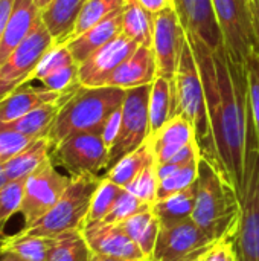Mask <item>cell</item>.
Here are the masks:
<instances>
[{"label":"cell","mask_w":259,"mask_h":261,"mask_svg":"<svg viewBox=\"0 0 259 261\" xmlns=\"http://www.w3.org/2000/svg\"><path fill=\"white\" fill-rule=\"evenodd\" d=\"M188 40L203 80L209 118V141L202 158L214 164L241 194L253 122L246 67L235 63L224 46L211 49L195 37L188 35Z\"/></svg>","instance_id":"1"},{"label":"cell","mask_w":259,"mask_h":261,"mask_svg":"<svg viewBox=\"0 0 259 261\" xmlns=\"http://www.w3.org/2000/svg\"><path fill=\"white\" fill-rule=\"evenodd\" d=\"M192 220L214 240H235L241 222V200L235 187L208 159L200 158Z\"/></svg>","instance_id":"2"},{"label":"cell","mask_w":259,"mask_h":261,"mask_svg":"<svg viewBox=\"0 0 259 261\" xmlns=\"http://www.w3.org/2000/svg\"><path fill=\"white\" fill-rule=\"evenodd\" d=\"M127 90L118 87H78L61 106L49 141L52 147L76 133L102 132L108 116L122 107Z\"/></svg>","instance_id":"3"},{"label":"cell","mask_w":259,"mask_h":261,"mask_svg":"<svg viewBox=\"0 0 259 261\" xmlns=\"http://www.w3.org/2000/svg\"><path fill=\"white\" fill-rule=\"evenodd\" d=\"M171 83L174 92V116H182L192 124L200 153H203L209 141L208 106L203 80L188 35L182 49L177 72Z\"/></svg>","instance_id":"4"},{"label":"cell","mask_w":259,"mask_h":261,"mask_svg":"<svg viewBox=\"0 0 259 261\" xmlns=\"http://www.w3.org/2000/svg\"><path fill=\"white\" fill-rule=\"evenodd\" d=\"M101 176L72 177L60 200L34 225L23 228L21 234L56 237L66 231L81 229L87 220L93 194L101 184Z\"/></svg>","instance_id":"5"},{"label":"cell","mask_w":259,"mask_h":261,"mask_svg":"<svg viewBox=\"0 0 259 261\" xmlns=\"http://www.w3.org/2000/svg\"><path fill=\"white\" fill-rule=\"evenodd\" d=\"M240 200L241 222L234 249L238 261H259V142L255 127L249 132L246 179Z\"/></svg>","instance_id":"6"},{"label":"cell","mask_w":259,"mask_h":261,"mask_svg":"<svg viewBox=\"0 0 259 261\" xmlns=\"http://www.w3.org/2000/svg\"><path fill=\"white\" fill-rule=\"evenodd\" d=\"M212 6L226 52L235 63L246 67L250 55H259L249 0H212Z\"/></svg>","instance_id":"7"},{"label":"cell","mask_w":259,"mask_h":261,"mask_svg":"<svg viewBox=\"0 0 259 261\" xmlns=\"http://www.w3.org/2000/svg\"><path fill=\"white\" fill-rule=\"evenodd\" d=\"M50 159L70 177L99 176L108 167V147L98 132L76 133L52 147Z\"/></svg>","instance_id":"8"},{"label":"cell","mask_w":259,"mask_h":261,"mask_svg":"<svg viewBox=\"0 0 259 261\" xmlns=\"http://www.w3.org/2000/svg\"><path fill=\"white\" fill-rule=\"evenodd\" d=\"M151 84L136 89H128L124 104L121 107V125L118 136L108 148L110 170L128 153L137 150L150 138V102Z\"/></svg>","instance_id":"9"},{"label":"cell","mask_w":259,"mask_h":261,"mask_svg":"<svg viewBox=\"0 0 259 261\" xmlns=\"http://www.w3.org/2000/svg\"><path fill=\"white\" fill-rule=\"evenodd\" d=\"M53 44V38L40 17L26 40L0 66V101L31 80L40 60Z\"/></svg>","instance_id":"10"},{"label":"cell","mask_w":259,"mask_h":261,"mask_svg":"<svg viewBox=\"0 0 259 261\" xmlns=\"http://www.w3.org/2000/svg\"><path fill=\"white\" fill-rule=\"evenodd\" d=\"M70 180V176L56 170L50 158L24 180V196L20 206L24 228L40 220L60 200Z\"/></svg>","instance_id":"11"},{"label":"cell","mask_w":259,"mask_h":261,"mask_svg":"<svg viewBox=\"0 0 259 261\" xmlns=\"http://www.w3.org/2000/svg\"><path fill=\"white\" fill-rule=\"evenodd\" d=\"M215 243L192 219L172 225H160L150 261H186L211 249Z\"/></svg>","instance_id":"12"},{"label":"cell","mask_w":259,"mask_h":261,"mask_svg":"<svg viewBox=\"0 0 259 261\" xmlns=\"http://www.w3.org/2000/svg\"><path fill=\"white\" fill-rule=\"evenodd\" d=\"M186 41V31L174 6H169L154 15L153 52L156 58L157 76L172 80L183 44Z\"/></svg>","instance_id":"13"},{"label":"cell","mask_w":259,"mask_h":261,"mask_svg":"<svg viewBox=\"0 0 259 261\" xmlns=\"http://www.w3.org/2000/svg\"><path fill=\"white\" fill-rule=\"evenodd\" d=\"M136 41L127 38L124 34L113 38L110 43L92 54L85 61L79 63L78 78L82 87H104L111 73L127 61L139 47Z\"/></svg>","instance_id":"14"},{"label":"cell","mask_w":259,"mask_h":261,"mask_svg":"<svg viewBox=\"0 0 259 261\" xmlns=\"http://www.w3.org/2000/svg\"><path fill=\"white\" fill-rule=\"evenodd\" d=\"M84 239L95 255L111 257L122 261H148L140 248L130 239V236L114 223L89 222L81 228Z\"/></svg>","instance_id":"15"},{"label":"cell","mask_w":259,"mask_h":261,"mask_svg":"<svg viewBox=\"0 0 259 261\" xmlns=\"http://www.w3.org/2000/svg\"><path fill=\"white\" fill-rule=\"evenodd\" d=\"M174 8L188 35L202 40L211 49L223 46L212 0H174Z\"/></svg>","instance_id":"16"},{"label":"cell","mask_w":259,"mask_h":261,"mask_svg":"<svg viewBox=\"0 0 259 261\" xmlns=\"http://www.w3.org/2000/svg\"><path fill=\"white\" fill-rule=\"evenodd\" d=\"M157 78V67L153 47L139 46L136 52L124 61L105 81L104 87H118L122 90L150 86Z\"/></svg>","instance_id":"17"},{"label":"cell","mask_w":259,"mask_h":261,"mask_svg":"<svg viewBox=\"0 0 259 261\" xmlns=\"http://www.w3.org/2000/svg\"><path fill=\"white\" fill-rule=\"evenodd\" d=\"M70 93H56L40 86H29V83H24L0 101V125L24 116L26 113L43 104L60 101Z\"/></svg>","instance_id":"18"},{"label":"cell","mask_w":259,"mask_h":261,"mask_svg":"<svg viewBox=\"0 0 259 261\" xmlns=\"http://www.w3.org/2000/svg\"><path fill=\"white\" fill-rule=\"evenodd\" d=\"M40 17L41 11L37 8L34 0H15L12 14L0 41V66L8 60L14 49L26 40Z\"/></svg>","instance_id":"19"},{"label":"cell","mask_w":259,"mask_h":261,"mask_svg":"<svg viewBox=\"0 0 259 261\" xmlns=\"http://www.w3.org/2000/svg\"><path fill=\"white\" fill-rule=\"evenodd\" d=\"M148 139L153 145L157 165L168 162L186 145L197 141L192 124L182 116H174L169 119L157 133L151 135Z\"/></svg>","instance_id":"20"},{"label":"cell","mask_w":259,"mask_h":261,"mask_svg":"<svg viewBox=\"0 0 259 261\" xmlns=\"http://www.w3.org/2000/svg\"><path fill=\"white\" fill-rule=\"evenodd\" d=\"M121 34H122V9L113 12L105 20L99 21L98 24L85 31L79 37L67 41L66 46L72 52L75 61L79 64Z\"/></svg>","instance_id":"21"},{"label":"cell","mask_w":259,"mask_h":261,"mask_svg":"<svg viewBox=\"0 0 259 261\" xmlns=\"http://www.w3.org/2000/svg\"><path fill=\"white\" fill-rule=\"evenodd\" d=\"M85 2L87 0H52L41 11V20L55 44H66L69 41Z\"/></svg>","instance_id":"22"},{"label":"cell","mask_w":259,"mask_h":261,"mask_svg":"<svg viewBox=\"0 0 259 261\" xmlns=\"http://www.w3.org/2000/svg\"><path fill=\"white\" fill-rule=\"evenodd\" d=\"M70 95H67L66 98H63L60 101L43 104V106L31 110L29 113H26L24 116H21V118H18V119H15L12 122L2 124L0 130H12V132L26 135V136H29L32 139L47 138L61 106L70 98Z\"/></svg>","instance_id":"23"},{"label":"cell","mask_w":259,"mask_h":261,"mask_svg":"<svg viewBox=\"0 0 259 261\" xmlns=\"http://www.w3.org/2000/svg\"><path fill=\"white\" fill-rule=\"evenodd\" d=\"M50 151L52 144L49 138L34 139L24 150L9 159L6 164H3L8 180H26L37 168H40L50 158Z\"/></svg>","instance_id":"24"},{"label":"cell","mask_w":259,"mask_h":261,"mask_svg":"<svg viewBox=\"0 0 259 261\" xmlns=\"http://www.w3.org/2000/svg\"><path fill=\"white\" fill-rule=\"evenodd\" d=\"M122 34L140 46L153 47L154 14L137 0H125L122 6Z\"/></svg>","instance_id":"25"},{"label":"cell","mask_w":259,"mask_h":261,"mask_svg":"<svg viewBox=\"0 0 259 261\" xmlns=\"http://www.w3.org/2000/svg\"><path fill=\"white\" fill-rule=\"evenodd\" d=\"M154 151H153V145L150 142V139L140 145L137 150L128 153L127 156H124L119 162H116L110 170L105 171V174L102 177L114 182L116 185L125 188L128 187L148 165L154 164Z\"/></svg>","instance_id":"26"},{"label":"cell","mask_w":259,"mask_h":261,"mask_svg":"<svg viewBox=\"0 0 259 261\" xmlns=\"http://www.w3.org/2000/svg\"><path fill=\"white\" fill-rule=\"evenodd\" d=\"M150 136L157 133L169 119L174 118V92L171 80L157 76L151 84L150 102Z\"/></svg>","instance_id":"27"},{"label":"cell","mask_w":259,"mask_h":261,"mask_svg":"<svg viewBox=\"0 0 259 261\" xmlns=\"http://www.w3.org/2000/svg\"><path fill=\"white\" fill-rule=\"evenodd\" d=\"M119 226L130 236V239L140 248L145 258L150 261L154 252L157 236L160 231V222L153 213V208L130 217L128 220L119 223Z\"/></svg>","instance_id":"28"},{"label":"cell","mask_w":259,"mask_h":261,"mask_svg":"<svg viewBox=\"0 0 259 261\" xmlns=\"http://www.w3.org/2000/svg\"><path fill=\"white\" fill-rule=\"evenodd\" d=\"M195 182L189 188L176 193L169 197L156 200L153 205V213L159 219L160 225H172L188 219H192L195 206Z\"/></svg>","instance_id":"29"},{"label":"cell","mask_w":259,"mask_h":261,"mask_svg":"<svg viewBox=\"0 0 259 261\" xmlns=\"http://www.w3.org/2000/svg\"><path fill=\"white\" fill-rule=\"evenodd\" d=\"M53 239L17 232L0 242V252H12L26 261H49Z\"/></svg>","instance_id":"30"},{"label":"cell","mask_w":259,"mask_h":261,"mask_svg":"<svg viewBox=\"0 0 259 261\" xmlns=\"http://www.w3.org/2000/svg\"><path fill=\"white\" fill-rule=\"evenodd\" d=\"M93 255L81 229H72L53 237L49 261H92Z\"/></svg>","instance_id":"31"},{"label":"cell","mask_w":259,"mask_h":261,"mask_svg":"<svg viewBox=\"0 0 259 261\" xmlns=\"http://www.w3.org/2000/svg\"><path fill=\"white\" fill-rule=\"evenodd\" d=\"M124 3H125V0H87L79 12V17L76 20L75 29H73L69 41L79 37L81 34H84L90 28L98 24L99 21L105 20L113 12L122 9Z\"/></svg>","instance_id":"32"},{"label":"cell","mask_w":259,"mask_h":261,"mask_svg":"<svg viewBox=\"0 0 259 261\" xmlns=\"http://www.w3.org/2000/svg\"><path fill=\"white\" fill-rule=\"evenodd\" d=\"M122 191H124L122 187H119L114 182L102 177L99 187L96 188V191L93 194L92 205H90V210H89V216H87L85 223L104 220L108 216V213L111 211L114 202L118 200V197L121 196Z\"/></svg>","instance_id":"33"},{"label":"cell","mask_w":259,"mask_h":261,"mask_svg":"<svg viewBox=\"0 0 259 261\" xmlns=\"http://www.w3.org/2000/svg\"><path fill=\"white\" fill-rule=\"evenodd\" d=\"M202 158V156H200ZM200 158L189 162L188 165L179 168L177 171L168 174L166 177L159 179V187H157V200L169 197L176 193H180L186 188H189L191 185H194V182L197 180V174H198V162Z\"/></svg>","instance_id":"34"},{"label":"cell","mask_w":259,"mask_h":261,"mask_svg":"<svg viewBox=\"0 0 259 261\" xmlns=\"http://www.w3.org/2000/svg\"><path fill=\"white\" fill-rule=\"evenodd\" d=\"M76 63L72 52L69 50V47L66 44H53L44 55L43 58L40 60L38 66L35 67L31 80L27 83H32V81H38L63 67H67L70 64Z\"/></svg>","instance_id":"35"},{"label":"cell","mask_w":259,"mask_h":261,"mask_svg":"<svg viewBox=\"0 0 259 261\" xmlns=\"http://www.w3.org/2000/svg\"><path fill=\"white\" fill-rule=\"evenodd\" d=\"M24 196V180H8L0 190V236L5 239V226L8 220L20 213Z\"/></svg>","instance_id":"36"},{"label":"cell","mask_w":259,"mask_h":261,"mask_svg":"<svg viewBox=\"0 0 259 261\" xmlns=\"http://www.w3.org/2000/svg\"><path fill=\"white\" fill-rule=\"evenodd\" d=\"M151 208H153V205H150L147 202H142L140 199H137L136 196H133L131 193H128L124 188V191L121 193V196L114 202L111 211L108 213V216L102 222L119 225V223L128 220L130 217H133L136 214H140L143 211H148Z\"/></svg>","instance_id":"37"},{"label":"cell","mask_w":259,"mask_h":261,"mask_svg":"<svg viewBox=\"0 0 259 261\" xmlns=\"http://www.w3.org/2000/svg\"><path fill=\"white\" fill-rule=\"evenodd\" d=\"M78 70H79L78 63H73L67 67H63V69L38 80L40 87L50 90V92H56V93L75 92L81 86L79 78H78Z\"/></svg>","instance_id":"38"},{"label":"cell","mask_w":259,"mask_h":261,"mask_svg":"<svg viewBox=\"0 0 259 261\" xmlns=\"http://www.w3.org/2000/svg\"><path fill=\"white\" fill-rule=\"evenodd\" d=\"M157 187H159V176L156 162L148 165L125 190L140 199L142 202H147L150 205H154L157 200Z\"/></svg>","instance_id":"39"},{"label":"cell","mask_w":259,"mask_h":261,"mask_svg":"<svg viewBox=\"0 0 259 261\" xmlns=\"http://www.w3.org/2000/svg\"><path fill=\"white\" fill-rule=\"evenodd\" d=\"M32 141V138L21 133L12 130H0V164H6L9 159L24 150Z\"/></svg>","instance_id":"40"},{"label":"cell","mask_w":259,"mask_h":261,"mask_svg":"<svg viewBox=\"0 0 259 261\" xmlns=\"http://www.w3.org/2000/svg\"><path fill=\"white\" fill-rule=\"evenodd\" d=\"M247 83H249V98L253 122L259 124V55H250L246 63Z\"/></svg>","instance_id":"41"},{"label":"cell","mask_w":259,"mask_h":261,"mask_svg":"<svg viewBox=\"0 0 259 261\" xmlns=\"http://www.w3.org/2000/svg\"><path fill=\"white\" fill-rule=\"evenodd\" d=\"M234 252V240H221L217 242L211 251L205 255L203 261H229L231 254Z\"/></svg>","instance_id":"42"},{"label":"cell","mask_w":259,"mask_h":261,"mask_svg":"<svg viewBox=\"0 0 259 261\" xmlns=\"http://www.w3.org/2000/svg\"><path fill=\"white\" fill-rule=\"evenodd\" d=\"M119 125H121V109L114 110L108 116V119L105 121V124L102 127V132H101V135H102V138H104V141H105L108 148L111 147V144L114 142V139L118 136Z\"/></svg>","instance_id":"43"},{"label":"cell","mask_w":259,"mask_h":261,"mask_svg":"<svg viewBox=\"0 0 259 261\" xmlns=\"http://www.w3.org/2000/svg\"><path fill=\"white\" fill-rule=\"evenodd\" d=\"M15 0H0V41L3 37V32L6 29V24L9 21V17L12 14Z\"/></svg>","instance_id":"44"},{"label":"cell","mask_w":259,"mask_h":261,"mask_svg":"<svg viewBox=\"0 0 259 261\" xmlns=\"http://www.w3.org/2000/svg\"><path fill=\"white\" fill-rule=\"evenodd\" d=\"M145 9L153 12L154 15L169 6H174V0H137Z\"/></svg>","instance_id":"45"},{"label":"cell","mask_w":259,"mask_h":261,"mask_svg":"<svg viewBox=\"0 0 259 261\" xmlns=\"http://www.w3.org/2000/svg\"><path fill=\"white\" fill-rule=\"evenodd\" d=\"M249 3H250V11H252L255 34H256V38L259 41V0H249Z\"/></svg>","instance_id":"46"},{"label":"cell","mask_w":259,"mask_h":261,"mask_svg":"<svg viewBox=\"0 0 259 261\" xmlns=\"http://www.w3.org/2000/svg\"><path fill=\"white\" fill-rule=\"evenodd\" d=\"M0 261H26L23 258H20L18 255L12 254V252H0Z\"/></svg>","instance_id":"47"},{"label":"cell","mask_w":259,"mask_h":261,"mask_svg":"<svg viewBox=\"0 0 259 261\" xmlns=\"http://www.w3.org/2000/svg\"><path fill=\"white\" fill-rule=\"evenodd\" d=\"M6 182H8V177H6V174H5L3 164H0V190L6 185Z\"/></svg>","instance_id":"48"},{"label":"cell","mask_w":259,"mask_h":261,"mask_svg":"<svg viewBox=\"0 0 259 261\" xmlns=\"http://www.w3.org/2000/svg\"><path fill=\"white\" fill-rule=\"evenodd\" d=\"M50 2H52V0H34V3L37 5V8H38L40 11H43V9H44Z\"/></svg>","instance_id":"49"},{"label":"cell","mask_w":259,"mask_h":261,"mask_svg":"<svg viewBox=\"0 0 259 261\" xmlns=\"http://www.w3.org/2000/svg\"><path fill=\"white\" fill-rule=\"evenodd\" d=\"M92 261H122L118 258H111V257H104V255H93Z\"/></svg>","instance_id":"50"},{"label":"cell","mask_w":259,"mask_h":261,"mask_svg":"<svg viewBox=\"0 0 259 261\" xmlns=\"http://www.w3.org/2000/svg\"><path fill=\"white\" fill-rule=\"evenodd\" d=\"M229 261H238V258H237V254H235V249H234V252L231 254V257H229Z\"/></svg>","instance_id":"51"},{"label":"cell","mask_w":259,"mask_h":261,"mask_svg":"<svg viewBox=\"0 0 259 261\" xmlns=\"http://www.w3.org/2000/svg\"><path fill=\"white\" fill-rule=\"evenodd\" d=\"M2 240H3V237H2V236H0V242H2Z\"/></svg>","instance_id":"52"},{"label":"cell","mask_w":259,"mask_h":261,"mask_svg":"<svg viewBox=\"0 0 259 261\" xmlns=\"http://www.w3.org/2000/svg\"><path fill=\"white\" fill-rule=\"evenodd\" d=\"M133 261H139V260H133Z\"/></svg>","instance_id":"53"}]
</instances>
